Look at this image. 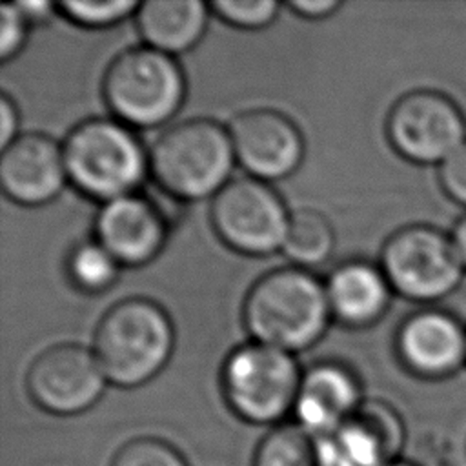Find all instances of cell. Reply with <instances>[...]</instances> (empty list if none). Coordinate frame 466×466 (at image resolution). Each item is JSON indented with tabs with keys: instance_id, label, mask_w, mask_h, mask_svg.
I'll return each mask as SVG.
<instances>
[{
	"instance_id": "12",
	"label": "cell",
	"mask_w": 466,
	"mask_h": 466,
	"mask_svg": "<svg viewBox=\"0 0 466 466\" xmlns=\"http://www.w3.org/2000/svg\"><path fill=\"white\" fill-rule=\"evenodd\" d=\"M324 437L333 466H388L400 459L408 431L391 404L368 399L342 426Z\"/></svg>"
},
{
	"instance_id": "15",
	"label": "cell",
	"mask_w": 466,
	"mask_h": 466,
	"mask_svg": "<svg viewBox=\"0 0 466 466\" xmlns=\"http://www.w3.org/2000/svg\"><path fill=\"white\" fill-rule=\"evenodd\" d=\"M96 242L118 264L140 266L149 262L162 248L166 226L160 211L135 193L104 202L96 217Z\"/></svg>"
},
{
	"instance_id": "2",
	"label": "cell",
	"mask_w": 466,
	"mask_h": 466,
	"mask_svg": "<svg viewBox=\"0 0 466 466\" xmlns=\"http://www.w3.org/2000/svg\"><path fill=\"white\" fill-rule=\"evenodd\" d=\"M173 340L171 320L158 304L147 299H126L102 315L91 350L106 380L135 388L166 366Z\"/></svg>"
},
{
	"instance_id": "17",
	"label": "cell",
	"mask_w": 466,
	"mask_h": 466,
	"mask_svg": "<svg viewBox=\"0 0 466 466\" xmlns=\"http://www.w3.org/2000/svg\"><path fill=\"white\" fill-rule=\"evenodd\" d=\"M329 311L348 326H368L382 317L391 286L382 269L362 260L339 266L328 279Z\"/></svg>"
},
{
	"instance_id": "8",
	"label": "cell",
	"mask_w": 466,
	"mask_h": 466,
	"mask_svg": "<svg viewBox=\"0 0 466 466\" xmlns=\"http://www.w3.org/2000/svg\"><path fill=\"white\" fill-rule=\"evenodd\" d=\"M288 222L282 198L255 177L229 180L211 204V224L217 235L246 255L282 249Z\"/></svg>"
},
{
	"instance_id": "25",
	"label": "cell",
	"mask_w": 466,
	"mask_h": 466,
	"mask_svg": "<svg viewBox=\"0 0 466 466\" xmlns=\"http://www.w3.org/2000/svg\"><path fill=\"white\" fill-rule=\"evenodd\" d=\"M439 182L451 200L466 208V142L439 166Z\"/></svg>"
},
{
	"instance_id": "13",
	"label": "cell",
	"mask_w": 466,
	"mask_h": 466,
	"mask_svg": "<svg viewBox=\"0 0 466 466\" xmlns=\"http://www.w3.org/2000/svg\"><path fill=\"white\" fill-rule=\"evenodd\" d=\"M397 353L417 377L437 380L466 364V328L441 309H420L397 333Z\"/></svg>"
},
{
	"instance_id": "16",
	"label": "cell",
	"mask_w": 466,
	"mask_h": 466,
	"mask_svg": "<svg viewBox=\"0 0 466 466\" xmlns=\"http://www.w3.org/2000/svg\"><path fill=\"white\" fill-rule=\"evenodd\" d=\"M360 402V388L351 371L335 362H320L302 375L293 411L306 430L329 435L355 413Z\"/></svg>"
},
{
	"instance_id": "11",
	"label": "cell",
	"mask_w": 466,
	"mask_h": 466,
	"mask_svg": "<svg viewBox=\"0 0 466 466\" xmlns=\"http://www.w3.org/2000/svg\"><path fill=\"white\" fill-rule=\"evenodd\" d=\"M235 160L258 180L284 178L302 160L304 142L299 127L275 109L240 113L229 127Z\"/></svg>"
},
{
	"instance_id": "26",
	"label": "cell",
	"mask_w": 466,
	"mask_h": 466,
	"mask_svg": "<svg viewBox=\"0 0 466 466\" xmlns=\"http://www.w3.org/2000/svg\"><path fill=\"white\" fill-rule=\"evenodd\" d=\"M25 25L22 11L16 4H2L0 7V56L2 60L11 58L18 53L25 40Z\"/></svg>"
},
{
	"instance_id": "22",
	"label": "cell",
	"mask_w": 466,
	"mask_h": 466,
	"mask_svg": "<svg viewBox=\"0 0 466 466\" xmlns=\"http://www.w3.org/2000/svg\"><path fill=\"white\" fill-rule=\"evenodd\" d=\"M111 466H187V462L169 442L157 437H138L118 448Z\"/></svg>"
},
{
	"instance_id": "10",
	"label": "cell",
	"mask_w": 466,
	"mask_h": 466,
	"mask_svg": "<svg viewBox=\"0 0 466 466\" xmlns=\"http://www.w3.org/2000/svg\"><path fill=\"white\" fill-rule=\"evenodd\" d=\"M25 382L36 406L55 415H75L98 400L107 380L93 350L56 344L31 362Z\"/></svg>"
},
{
	"instance_id": "28",
	"label": "cell",
	"mask_w": 466,
	"mask_h": 466,
	"mask_svg": "<svg viewBox=\"0 0 466 466\" xmlns=\"http://www.w3.org/2000/svg\"><path fill=\"white\" fill-rule=\"evenodd\" d=\"M299 16L306 18H322L335 11L340 2L339 0H291L288 4Z\"/></svg>"
},
{
	"instance_id": "14",
	"label": "cell",
	"mask_w": 466,
	"mask_h": 466,
	"mask_svg": "<svg viewBox=\"0 0 466 466\" xmlns=\"http://www.w3.org/2000/svg\"><path fill=\"white\" fill-rule=\"evenodd\" d=\"M67 180L62 146L40 133L18 135L0 155L4 193L24 206L53 200Z\"/></svg>"
},
{
	"instance_id": "4",
	"label": "cell",
	"mask_w": 466,
	"mask_h": 466,
	"mask_svg": "<svg viewBox=\"0 0 466 466\" xmlns=\"http://www.w3.org/2000/svg\"><path fill=\"white\" fill-rule=\"evenodd\" d=\"M233 162L229 131L206 118L171 126L149 149V173L157 184L184 200L217 195L229 182Z\"/></svg>"
},
{
	"instance_id": "19",
	"label": "cell",
	"mask_w": 466,
	"mask_h": 466,
	"mask_svg": "<svg viewBox=\"0 0 466 466\" xmlns=\"http://www.w3.org/2000/svg\"><path fill=\"white\" fill-rule=\"evenodd\" d=\"M253 466H333L324 435L299 422L273 428L257 446Z\"/></svg>"
},
{
	"instance_id": "30",
	"label": "cell",
	"mask_w": 466,
	"mask_h": 466,
	"mask_svg": "<svg viewBox=\"0 0 466 466\" xmlns=\"http://www.w3.org/2000/svg\"><path fill=\"white\" fill-rule=\"evenodd\" d=\"M451 242H453V248L462 262V266L466 268V215L455 224L453 231H451Z\"/></svg>"
},
{
	"instance_id": "21",
	"label": "cell",
	"mask_w": 466,
	"mask_h": 466,
	"mask_svg": "<svg viewBox=\"0 0 466 466\" xmlns=\"http://www.w3.org/2000/svg\"><path fill=\"white\" fill-rule=\"evenodd\" d=\"M116 258L100 242H84L71 251L67 268L71 280L84 291L107 288L118 273Z\"/></svg>"
},
{
	"instance_id": "9",
	"label": "cell",
	"mask_w": 466,
	"mask_h": 466,
	"mask_svg": "<svg viewBox=\"0 0 466 466\" xmlns=\"http://www.w3.org/2000/svg\"><path fill=\"white\" fill-rule=\"evenodd\" d=\"M393 149L415 164H442L466 142V120L457 104L437 91L400 96L386 122Z\"/></svg>"
},
{
	"instance_id": "27",
	"label": "cell",
	"mask_w": 466,
	"mask_h": 466,
	"mask_svg": "<svg viewBox=\"0 0 466 466\" xmlns=\"http://www.w3.org/2000/svg\"><path fill=\"white\" fill-rule=\"evenodd\" d=\"M18 115L13 100L4 93L0 96V149L11 144L18 135Z\"/></svg>"
},
{
	"instance_id": "7",
	"label": "cell",
	"mask_w": 466,
	"mask_h": 466,
	"mask_svg": "<svg viewBox=\"0 0 466 466\" xmlns=\"http://www.w3.org/2000/svg\"><path fill=\"white\" fill-rule=\"evenodd\" d=\"M380 269L391 289L417 302L451 295L466 271L451 237L422 224L406 226L386 240Z\"/></svg>"
},
{
	"instance_id": "6",
	"label": "cell",
	"mask_w": 466,
	"mask_h": 466,
	"mask_svg": "<svg viewBox=\"0 0 466 466\" xmlns=\"http://www.w3.org/2000/svg\"><path fill=\"white\" fill-rule=\"evenodd\" d=\"M300 379L289 351L260 342L237 348L222 368L229 408L251 424L277 422L293 411Z\"/></svg>"
},
{
	"instance_id": "5",
	"label": "cell",
	"mask_w": 466,
	"mask_h": 466,
	"mask_svg": "<svg viewBox=\"0 0 466 466\" xmlns=\"http://www.w3.org/2000/svg\"><path fill=\"white\" fill-rule=\"evenodd\" d=\"M102 91L116 120L126 126L153 127L178 111L184 76L171 55L140 46L113 58Z\"/></svg>"
},
{
	"instance_id": "18",
	"label": "cell",
	"mask_w": 466,
	"mask_h": 466,
	"mask_svg": "<svg viewBox=\"0 0 466 466\" xmlns=\"http://www.w3.org/2000/svg\"><path fill=\"white\" fill-rule=\"evenodd\" d=\"M135 22L146 46L173 55L193 47L208 22L200 0H147L138 4Z\"/></svg>"
},
{
	"instance_id": "3",
	"label": "cell",
	"mask_w": 466,
	"mask_h": 466,
	"mask_svg": "<svg viewBox=\"0 0 466 466\" xmlns=\"http://www.w3.org/2000/svg\"><path fill=\"white\" fill-rule=\"evenodd\" d=\"M67 178L86 195L109 202L131 195L149 171V153L120 120L89 118L64 146Z\"/></svg>"
},
{
	"instance_id": "29",
	"label": "cell",
	"mask_w": 466,
	"mask_h": 466,
	"mask_svg": "<svg viewBox=\"0 0 466 466\" xmlns=\"http://www.w3.org/2000/svg\"><path fill=\"white\" fill-rule=\"evenodd\" d=\"M18 9L22 11L27 22H42L51 16L53 9L56 7L53 2L47 0H29V2H16Z\"/></svg>"
},
{
	"instance_id": "31",
	"label": "cell",
	"mask_w": 466,
	"mask_h": 466,
	"mask_svg": "<svg viewBox=\"0 0 466 466\" xmlns=\"http://www.w3.org/2000/svg\"><path fill=\"white\" fill-rule=\"evenodd\" d=\"M388 466H419L417 462H413V461H404V459H399V461H395V462H390Z\"/></svg>"
},
{
	"instance_id": "1",
	"label": "cell",
	"mask_w": 466,
	"mask_h": 466,
	"mask_svg": "<svg viewBox=\"0 0 466 466\" xmlns=\"http://www.w3.org/2000/svg\"><path fill=\"white\" fill-rule=\"evenodd\" d=\"M329 315L326 286L302 268L262 275L244 300V322L255 342L289 353L311 346Z\"/></svg>"
},
{
	"instance_id": "23",
	"label": "cell",
	"mask_w": 466,
	"mask_h": 466,
	"mask_svg": "<svg viewBox=\"0 0 466 466\" xmlns=\"http://www.w3.org/2000/svg\"><path fill=\"white\" fill-rule=\"evenodd\" d=\"M137 7H138V2H133V0H109V2L66 0L56 4V9H60L67 18L75 20L76 24L91 25V27L111 25L126 18L129 13H135Z\"/></svg>"
},
{
	"instance_id": "20",
	"label": "cell",
	"mask_w": 466,
	"mask_h": 466,
	"mask_svg": "<svg viewBox=\"0 0 466 466\" xmlns=\"http://www.w3.org/2000/svg\"><path fill=\"white\" fill-rule=\"evenodd\" d=\"M335 233L328 218L315 209H297L289 215L282 251L300 266L326 260L333 249Z\"/></svg>"
},
{
	"instance_id": "24",
	"label": "cell",
	"mask_w": 466,
	"mask_h": 466,
	"mask_svg": "<svg viewBox=\"0 0 466 466\" xmlns=\"http://www.w3.org/2000/svg\"><path fill=\"white\" fill-rule=\"evenodd\" d=\"M209 7L231 25L257 29L275 18L279 4L273 0H215Z\"/></svg>"
}]
</instances>
